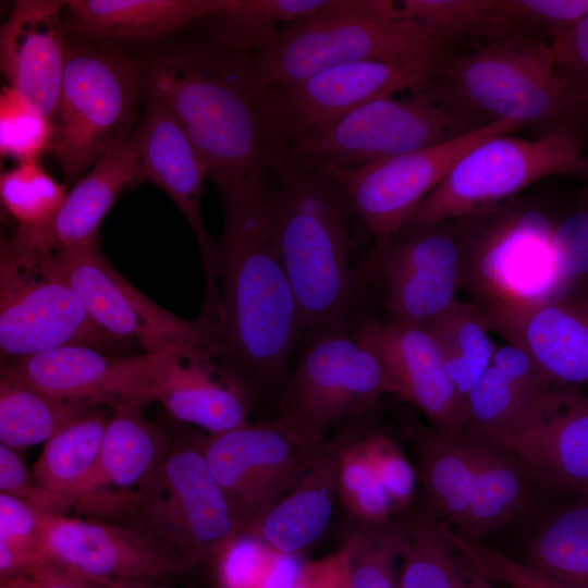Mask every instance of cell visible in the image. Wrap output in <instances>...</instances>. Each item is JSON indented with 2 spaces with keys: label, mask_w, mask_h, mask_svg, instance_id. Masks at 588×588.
I'll return each mask as SVG.
<instances>
[{
  "label": "cell",
  "mask_w": 588,
  "mask_h": 588,
  "mask_svg": "<svg viewBox=\"0 0 588 588\" xmlns=\"http://www.w3.org/2000/svg\"><path fill=\"white\" fill-rule=\"evenodd\" d=\"M118 588H138V584L120 585Z\"/></svg>",
  "instance_id": "9f6ffc18"
},
{
  "label": "cell",
  "mask_w": 588,
  "mask_h": 588,
  "mask_svg": "<svg viewBox=\"0 0 588 588\" xmlns=\"http://www.w3.org/2000/svg\"><path fill=\"white\" fill-rule=\"evenodd\" d=\"M363 9L412 24L443 47L466 37L501 38L500 0H364Z\"/></svg>",
  "instance_id": "8d00e7d4"
},
{
  "label": "cell",
  "mask_w": 588,
  "mask_h": 588,
  "mask_svg": "<svg viewBox=\"0 0 588 588\" xmlns=\"http://www.w3.org/2000/svg\"><path fill=\"white\" fill-rule=\"evenodd\" d=\"M140 72L143 93L177 121L215 184L265 177L290 161L272 88L250 54L210 39L161 51Z\"/></svg>",
  "instance_id": "6da1fadb"
},
{
  "label": "cell",
  "mask_w": 588,
  "mask_h": 588,
  "mask_svg": "<svg viewBox=\"0 0 588 588\" xmlns=\"http://www.w3.org/2000/svg\"><path fill=\"white\" fill-rule=\"evenodd\" d=\"M223 208L217 245L220 315L215 345L256 396L279 394L303 329L278 252L264 176L216 184Z\"/></svg>",
  "instance_id": "7a4b0ae2"
},
{
  "label": "cell",
  "mask_w": 588,
  "mask_h": 588,
  "mask_svg": "<svg viewBox=\"0 0 588 588\" xmlns=\"http://www.w3.org/2000/svg\"><path fill=\"white\" fill-rule=\"evenodd\" d=\"M524 563L568 588H588V497L555 511L535 529Z\"/></svg>",
  "instance_id": "74e56055"
},
{
  "label": "cell",
  "mask_w": 588,
  "mask_h": 588,
  "mask_svg": "<svg viewBox=\"0 0 588 588\" xmlns=\"http://www.w3.org/2000/svg\"><path fill=\"white\" fill-rule=\"evenodd\" d=\"M542 492L520 460L499 441L485 440L478 477L466 513L454 532L481 541L520 520Z\"/></svg>",
  "instance_id": "1f68e13d"
},
{
  "label": "cell",
  "mask_w": 588,
  "mask_h": 588,
  "mask_svg": "<svg viewBox=\"0 0 588 588\" xmlns=\"http://www.w3.org/2000/svg\"><path fill=\"white\" fill-rule=\"evenodd\" d=\"M552 299L588 307V210L555 223L551 237Z\"/></svg>",
  "instance_id": "f6af8a7d"
},
{
  "label": "cell",
  "mask_w": 588,
  "mask_h": 588,
  "mask_svg": "<svg viewBox=\"0 0 588 588\" xmlns=\"http://www.w3.org/2000/svg\"><path fill=\"white\" fill-rule=\"evenodd\" d=\"M588 179L581 143L563 135L522 139L494 136L466 152L419 204L404 229L491 210L516 199L535 182L550 175Z\"/></svg>",
  "instance_id": "ba28073f"
},
{
  "label": "cell",
  "mask_w": 588,
  "mask_h": 588,
  "mask_svg": "<svg viewBox=\"0 0 588 588\" xmlns=\"http://www.w3.org/2000/svg\"><path fill=\"white\" fill-rule=\"evenodd\" d=\"M339 0H224L205 19L211 40L254 56L285 30L334 8Z\"/></svg>",
  "instance_id": "836d02e7"
},
{
  "label": "cell",
  "mask_w": 588,
  "mask_h": 588,
  "mask_svg": "<svg viewBox=\"0 0 588 588\" xmlns=\"http://www.w3.org/2000/svg\"><path fill=\"white\" fill-rule=\"evenodd\" d=\"M553 382L518 346L497 348L490 366L466 396V424L471 437L498 441L525 406Z\"/></svg>",
  "instance_id": "4dcf8cb0"
},
{
  "label": "cell",
  "mask_w": 588,
  "mask_h": 588,
  "mask_svg": "<svg viewBox=\"0 0 588 588\" xmlns=\"http://www.w3.org/2000/svg\"><path fill=\"white\" fill-rule=\"evenodd\" d=\"M136 185L149 182L162 189L182 211L197 241L205 272L203 314L217 317L220 296L217 245L201 218L200 199L208 167L184 130L160 103L148 100L143 122Z\"/></svg>",
  "instance_id": "7402d4cb"
},
{
  "label": "cell",
  "mask_w": 588,
  "mask_h": 588,
  "mask_svg": "<svg viewBox=\"0 0 588 588\" xmlns=\"http://www.w3.org/2000/svg\"><path fill=\"white\" fill-rule=\"evenodd\" d=\"M47 516L0 492V583L29 576L48 560Z\"/></svg>",
  "instance_id": "60d3db41"
},
{
  "label": "cell",
  "mask_w": 588,
  "mask_h": 588,
  "mask_svg": "<svg viewBox=\"0 0 588 588\" xmlns=\"http://www.w3.org/2000/svg\"><path fill=\"white\" fill-rule=\"evenodd\" d=\"M108 418L98 408L73 421L44 444L33 465L36 480L71 509L96 470Z\"/></svg>",
  "instance_id": "d590c367"
},
{
  "label": "cell",
  "mask_w": 588,
  "mask_h": 588,
  "mask_svg": "<svg viewBox=\"0 0 588 588\" xmlns=\"http://www.w3.org/2000/svg\"><path fill=\"white\" fill-rule=\"evenodd\" d=\"M98 408L53 396L1 372L0 444L21 454L45 444L70 424Z\"/></svg>",
  "instance_id": "e575fe53"
},
{
  "label": "cell",
  "mask_w": 588,
  "mask_h": 588,
  "mask_svg": "<svg viewBox=\"0 0 588 588\" xmlns=\"http://www.w3.org/2000/svg\"><path fill=\"white\" fill-rule=\"evenodd\" d=\"M29 577L34 579L35 588H118L120 586L79 575L49 559Z\"/></svg>",
  "instance_id": "f5cc1de1"
},
{
  "label": "cell",
  "mask_w": 588,
  "mask_h": 588,
  "mask_svg": "<svg viewBox=\"0 0 588 588\" xmlns=\"http://www.w3.org/2000/svg\"><path fill=\"white\" fill-rule=\"evenodd\" d=\"M323 441L281 417L203 436V450L245 532L294 483Z\"/></svg>",
  "instance_id": "5bb4252c"
},
{
  "label": "cell",
  "mask_w": 588,
  "mask_h": 588,
  "mask_svg": "<svg viewBox=\"0 0 588 588\" xmlns=\"http://www.w3.org/2000/svg\"><path fill=\"white\" fill-rule=\"evenodd\" d=\"M433 65L359 61L331 66L296 83L271 88L292 144L323 132L376 99L392 97L405 89L415 95L422 93Z\"/></svg>",
  "instance_id": "d6986e66"
},
{
  "label": "cell",
  "mask_w": 588,
  "mask_h": 588,
  "mask_svg": "<svg viewBox=\"0 0 588 588\" xmlns=\"http://www.w3.org/2000/svg\"><path fill=\"white\" fill-rule=\"evenodd\" d=\"M66 196L38 162L19 163L0 175V198L5 211L17 223L16 233L32 246L54 250L52 226Z\"/></svg>",
  "instance_id": "ab89813d"
},
{
  "label": "cell",
  "mask_w": 588,
  "mask_h": 588,
  "mask_svg": "<svg viewBox=\"0 0 588 588\" xmlns=\"http://www.w3.org/2000/svg\"><path fill=\"white\" fill-rule=\"evenodd\" d=\"M524 124L499 121L438 145L373 161L358 168L316 167L341 187L373 244L404 229L419 204L470 149Z\"/></svg>",
  "instance_id": "4fadbf2b"
},
{
  "label": "cell",
  "mask_w": 588,
  "mask_h": 588,
  "mask_svg": "<svg viewBox=\"0 0 588 588\" xmlns=\"http://www.w3.org/2000/svg\"><path fill=\"white\" fill-rule=\"evenodd\" d=\"M424 327L434 340L445 369L462 400L490 366L498 346L481 307L476 302L455 299Z\"/></svg>",
  "instance_id": "f35d334b"
},
{
  "label": "cell",
  "mask_w": 588,
  "mask_h": 588,
  "mask_svg": "<svg viewBox=\"0 0 588 588\" xmlns=\"http://www.w3.org/2000/svg\"><path fill=\"white\" fill-rule=\"evenodd\" d=\"M224 0H70L69 34L91 40H154L218 13Z\"/></svg>",
  "instance_id": "f1b7e54d"
},
{
  "label": "cell",
  "mask_w": 588,
  "mask_h": 588,
  "mask_svg": "<svg viewBox=\"0 0 588 588\" xmlns=\"http://www.w3.org/2000/svg\"><path fill=\"white\" fill-rule=\"evenodd\" d=\"M1 372L53 396L111 411L155 401L149 355H122L84 345L62 346L2 362Z\"/></svg>",
  "instance_id": "ac0fdd59"
},
{
  "label": "cell",
  "mask_w": 588,
  "mask_h": 588,
  "mask_svg": "<svg viewBox=\"0 0 588 588\" xmlns=\"http://www.w3.org/2000/svg\"><path fill=\"white\" fill-rule=\"evenodd\" d=\"M142 72L124 52L68 33L53 152L68 184L132 131Z\"/></svg>",
  "instance_id": "8992f818"
},
{
  "label": "cell",
  "mask_w": 588,
  "mask_h": 588,
  "mask_svg": "<svg viewBox=\"0 0 588 588\" xmlns=\"http://www.w3.org/2000/svg\"><path fill=\"white\" fill-rule=\"evenodd\" d=\"M16 232L1 240L0 351L2 362L62 346L119 354L125 346L101 330L76 293Z\"/></svg>",
  "instance_id": "9c48e42d"
},
{
  "label": "cell",
  "mask_w": 588,
  "mask_h": 588,
  "mask_svg": "<svg viewBox=\"0 0 588 588\" xmlns=\"http://www.w3.org/2000/svg\"><path fill=\"white\" fill-rule=\"evenodd\" d=\"M366 440L380 485L395 514L412 499L415 471L396 443L385 434L370 429Z\"/></svg>",
  "instance_id": "c3c4849f"
},
{
  "label": "cell",
  "mask_w": 588,
  "mask_h": 588,
  "mask_svg": "<svg viewBox=\"0 0 588 588\" xmlns=\"http://www.w3.org/2000/svg\"><path fill=\"white\" fill-rule=\"evenodd\" d=\"M53 122L8 84L0 93V154L21 162L37 160L49 150Z\"/></svg>",
  "instance_id": "bcb514c9"
},
{
  "label": "cell",
  "mask_w": 588,
  "mask_h": 588,
  "mask_svg": "<svg viewBox=\"0 0 588 588\" xmlns=\"http://www.w3.org/2000/svg\"><path fill=\"white\" fill-rule=\"evenodd\" d=\"M556 72L588 93V14L551 44Z\"/></svg>",
  "instance_id": "f907efd6"
},
{
  "label": "cell",
  "mask_w": 588,
  "mask_h": 588,
  "mask_svg": "<svg viewBox=\"0 0 588 588\" xmlns=\"http://www.w3.org/2000/svg\"><path fill=\"white\" fill-rule=\"evenodd\" d=\"M45 261L76 293L91 320L125 347L156 355L215 344L210 323L201 317L183 319L148 298L112 267L98 242L45 253Z\"/></svg>",
  "instance_id": "7c38bea8"
},
{
  "label": "cell",
  "mask_w": 588,
  "mask_h": 588,
  "mask_svg": "<svg viewBox=\"0 0 588 588\" xmlns=\"http://www.w3.org/2000/svg\"><path fill=\"white\" fill-rule=\"evenodd\" d=\"M475 128L515 121L540 134L581 143L588 125V93L560 75L551 45L514 33L457 57H441L417 94Z\"/></svg>",
  "instance_id": "277c9868"
},
{
  "label": "cell",
  "mask_w": 588,
  "mask_h": 588,
  "mask_svg": "<svg viewBox=\"0 0 588 588\" xmlns=\"http://www.w3.org/2000/svg\"><path fill=\"white\" fill-rule=\"evenodd\" d=\"M0 588H35V581L29 576H20L11 580L0 583Z\"/></svg>",
  "instance_id": "db71d44e"
},
{
  "label": "cell",
  "mask_w": 588,
  "mask_h": 588,
  "mask_svg": "<svg viewBox=\"0 0 588 588\" xmlns=\"http://www.w3.org/2000/svg\"><path fill=\"white\" fill-rule=\"evenodd\" d=\"M479 306L489 330L525 351L553 384L588 383V307L563 299Z\"/></svg>",
  "instance_id": "d4e9b609"
},
{
  "label": "cell",
  "mask_w": 588,
  "mask_h": 588,
  "mask_svg": "<svg viewBox=\"0 0 588 588\" xmlns=\"http://www.w3.org/2000/svg\"><path fill=\"white\" fill-rule=\"evenodd\" d=\"M172 442L144 416V408L111 411L96 470L72 511L114 523L151 476Z\"/></svg>",
  "instance_id": "484cf974"
},
{
  "label": "cell",
  "mask_w": 588,
  "mask_h": 588,
  "mask_svg": "<svg viewBox=\"0 0 588 588\" xmlns=\"http://www.w3.org/2000/svg\"><path fill=\"white\" fill-rule=\"evenodd\" d=\"M588 14V0H500L502 35L546 34L552 38Z\"/></svg>",
  "instance_id": "7dc6e473"
},
{
  "label": "cell",
  "mask_w": 588,
  "mask_h": 588,
  "mask_svg": "<svg viewBox=\"0 0 588 588\" xmlns=\"http://www.w3.org/2000/svg\"><path fill=\"white\" fill-rule=\"evenodd\" d=\"M46 547L50 561L111 585L160 581L172 573L131 530L94 518L48 514Z\"/></svg>",
  "instance_id": "4316f807"
},
{
  "label": "cell",
  "mask_w": 588,
  "mask_h": 588,
  "mask_svg": "<svg viewBox=\"0 0 588 588\" xmlns=\"http://www.w3.org/2000/svg\"><path fill=\"white\" fill-rule=\"evenodd\" d=\"M403 426L418 457L421 510L454 530L468 507L485 440L433 429L413 415L404 416Z\"/></svg>",
  "instance_id": "83f0119b"
},
{
  "label": "cell",
  "mask_w": 588,
  "mask_h": 588,
  "mask_svg": "<svg viewBox=\"0 0 588 588\" xmlns=\"http://www.w3.org/2000/svg\"><path fill=\"white\" fill-rule=\"evenodd\" d=\"M542 492L588 497V399L554 384L518 414L498 440Z\"/></svg>",
  "instance_id": "e0dca14e"
},
{
  "label": "cell",
  "mask_w": 588,
  "mask_h": 588,
  "mask_svg": "<svg viewBox=\"0 0 588 588\" xmlns=\"http://www.w3.org/2000/svg\"><path fill=\"white\" fill-rule=\"evenodd\" d=\"M138 588H177V587L161 584L160 581H151V583H140L138 584Z\"/></svg>",
  "instance_id": "11a10c76"
},
{
  "label": "cell",
  "mask_w": 588,
  "mask_h": 588,
  "mask_svg": "<svg viewBox=\"0 0 588 588\" xmlns=\"http://www.w3.org/2000/svg\"><path fill=\"white\" fill-rule=\"evenodd\" d=\"M367 282H378L387 319L425 326L444 311L465 283L463 248L453 220L403 229L372 244Z\"/></svg>",
  "instance_id": "2e32d148"
},
{
  "label": "cell",
  "mask_w": 588,
  "mask_h": 588,
  "mask_svg": "<svg viewBox=\"0 0 588 588\" xmlns=\"http://www.w3.org/2000/svg\"><path fill=\"white\" fill-rule=\"evenodd\" d=\"M66 2L17 0L0 29V65L8 85L52 122L65 64Z\"/></svg>",
  "instance_id": "cb8c5ba5"
},
{
  "label": "cell",
  "mask_w": 588,
  "mask_h": 588,
  "mask_svg": "<svg viewBox=\"0 0 588 588\" xmlns=\"http://www.w3.org/2000/svg\"><path fill=\"white\" fill-rule=\"evenodd\" d=\"M403 523L400 588H495L457 547L451 527L422 510Z\"/></svg>",
  "instance_id": "d6a6232c"
},
{
  "label": "cell",
  "mask_w": 588,
  "mask_h": 588,
  "mask_svg": "<svg viewBox=\"0 0 588 588\" xmlns=\"http://www.w3.org/2000/svg\"><path fill=\"white\" fill-rule=\"evenodd\" d=\"M274 174L275 183L267 187L268 217L303 329L346 328L367 283L365 264L354 262L362 222L323 170L290 160Z\"/></svg>",
  "instance_id": "3957f363"
},
{
  "label": "cell",
  "mask_w": 588,
  "mask_h": 588,
  "mask_svg": "<svg viewBox=\"0 0 588 588\" xmlns=\"http://www.w3.org/2000/svg\"><path fill=\"white\" fill-rule=\"evenodd\" d=\"M0 492L14 497L41 513L69 515L70 504L44 488L26 466L21 454L0 444Z\"/></svg>",
  "instance_id": "681fc988"
},
{
  "label": "cell",
  "mask_w": 588,
  "mask_h": 588,
  "mask_svg": "<svg viewBox=\"0 0 588 588\" xmlns=\"http://www.w3.org/2000/svg\"><path fill=\"white\" fill-rule=\"evenodd\" d=\"M351 536L336 552L303 564L291 588H351Z\"/></svg>",
  "instance_id": "816d5d0a"
},
{
  "label": "cell",
  "mask_w": 588,
  "mask_h": 588,
  "mask_svg": "<svg viewBox=\"0 0 588 588\" xmlns=\"http://www.w3.org/2000/svg\"><path fill=\"white\" fill-rule=\"evenodd\" d=\"M370 429L352 442L341 464L339 500L355 526L381 523L394 514L366 440Z\"/></svg>",
  "instance_id": "ee69618b"
},
{
  "label": "cell",
  "mask_w": 588,
  "mask_h": 588,
  "mask_svg": "<svg viewBox=\"0 0 588 588\" xmlns=\"http://www.w3.org/2000/svg\"><path fill=\"white\" fill-rule=\"evenodd\" d=\"M473 130L465 120L421 96L412 100L384 97L359 107L319 134L293 142L290 160L308 167L358 168Z\"/></svg>",
  "instance_id": "9a60e30c"
},
{
  "label": "cell",
  "mask_w": 588,
  "mask_h": 588,
  "mask_svg": "<svg viewBox=\"0 0 588 588\" xmlns=\"http://www.w3.org/2000/svg\"><path fill=\"white\" fill-rule=\"evenodd\" d=\"M142 149L139 125L108 150L66 193L52 226L57 248H77L98 242L99 226L121 194L136 186Z\"/></svg>",
  "instance_id": "f546056e"
},
{
  "label": "cell",
  "mask_w": 588,
  "mask_h": 588,
  "mask_svg": "<svg viewBox=\"0 0 588 588\" xmlns=\"http://www.w3.org/2000/svg\"><path fill=\"white\" fill-rule=\"evenodd\" d=\"M145 541L172 573L213 556L241 534L203 450V436L172 443L113 523Z\"/></svg>",
  "instance_id": "5b68a950"
},
{
  "label": "cell",
  "mask_w": 588,
  "mask_h": 588,
  "mask_svg": "<svg viewBox=\"0 0 588 588\" xmlns=\"http://www.w3.org/2000/svg\"><path fill=\"white\" fill-rule=\"evenodd\" d=\"M149 358L155 401L177 421L208 434L248 422L257 396L215 344L185 345Z\"/></svg>",
  "instance_id": "44dd1931"
},
{
  "label": "cell",
  "mask_w": 588,
  "mask_h": 588,
  "mask_svg": "<svg viewBox=\"0 0 588 588\" xmlns=\"http://www.w3.org/2000/svg\"><path fill=\"white\" fill-rule=\"evenodd\" d=\"M213 556L223 588H291L299 569L293 568V556L246 534L233 537Z\"/></svg>",
  "instance_id": "b9f144b4"
},
{
  "label": "cell",
  "mask_w": 588,
  "mask_h": 588,
  "mask_svg": "<svg viewBox=\"0 0 588 588\" xmlns=\"http://www.w3.org/2000/svg\"><path fill=\"white\" fill-rule=\"evenodd\" d=\"M351 333L376 357L393 395L420 411L433 429L463 431L466 404L424 327L363 317Z\"/></svg>",
  "instance_id": "ffe728a7"
},
{
  "label": "cell",
  "mask_w": 588,
  "mask_h": 588,
  "mask_svg": "<svg viewBox=\"0 0 588 588\" xmlns=\"http://www.w3.org/2000/svg\"><path fill=\"white\" fill-rule=\"evenodd\" d=\"M403 531V518L355 526L351 534V588H400L396 565Z\"/></svg>",
  "instance_id": "7bdbcfd3"
},
{
  "label": "cell",
  "mask_w": 588,
  "mask_h": 588,
  "mask_svg": "<svg viewBox=\"0 0 588 588\" xmlns=\"http://www.w3.org/2000/svg\"><path fill=\"white\" fill-rule=\"evenodd\" d=\"M309 334L278 394L279 417L324 441L330 431L372 416L392 390L376 357L346 328Z\"/></svg>",
  "instance_id": "8fae6325"
},
{
  "label": "cell",
  "mask_w": 588,
  "mask_h": 588,
  "mask_svg": "<svg viewBox=\"0 0 588 588\" xmlns=\"http://www.w3.org/2000/svg\"><path fill=\"white\" fill-rule=\"evenodd\" d=\"M442 52L443 46L418 27L367 13L360 0H339L252 57L265 83L275 87L359 61L433 65Z\"/></svg>",
  "instance_id": "52a82bcc"
},
{
  "label": "cell",
  "mask_w": 588,
  "mask_h": 588,
  "mask_svg": "<svg viewBox=\"0 0 588 588\" xmlns=\"http://www.w3.org/2000/svg\"><path fill=\"white\" fill-rule=\"evenodd\" d=\"M371 417L353 420L324 440L294 483L243 534L290 556L314 544L326 531L339 500L344 453L371 428Z\"/></svg>",
  "instance_id": "603a6c76"
},
{
  "label": "cell",
  "mask_w": 588,
  "mask_h": 588,
  "mask_svg": "<svg viewBox=\"0 0 588 588\" xmlns=\"http://www.w3.org/2000/svg\"><path fill=\"white\" fill-rule=\"evenodd\" d=\"M454 221L463 248L465 286L479 305L553 298L551 237L555 223L515 199Z\"/></svg>",
  "instance_id": "30bf717a"
}]
</instances>
